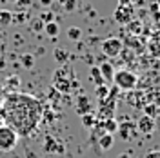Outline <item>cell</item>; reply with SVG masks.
Returning <instances> with one entry per match:
<instances>
[{
	"label": "cell",
	"mask_w": 160,
	"mask_h": 158,
	"mask_svg": "<svg viewBox=\"0 0 160 158\" xmlns=\"http://www.w3.org/2000/svg\"><path fill=\"white\" fill-rule=\"evenodd\" d=\"M131 15H133L131 6H128V7H126V6H120L115 17H117V20H118V22H122V24H124V22H129V20H131Z\"/></svg>",
	"instance_id": "cell-7"
},
{
	"label": "cell",
	"mask_w": 160,
	"mask_h": 158,
	"mask_svg": "<svg viewBox=\"0 0 160 158\" xmlns=\"http://www.w3.org/2000/svg\"><path fill=\"white\" fill-rule=\"evenodd\" d=\"M11 20V13L9 11H4V13H0V24H4V26H8Z\"/></svg>",
	"instance_id": "cell-14"
},
{
	"label": "cell",
	"mask_w": 160,
	"mask_h": 158,
	"mask_svg": "<svg viewBox=\"0 0 160 158\" xmlns=\"http://www.w3.org/2000/svg\"><path fill=\"white\" fill-rule=\"evenodd\" d=\"M133 124L131 122H126V124H118V131L120 135H122V138L124 140H129L131 138V131H133Z\"/></svg>",
	"instance_id": "cell-11"
},
{
	"label": "cell",
	"mask_w": 160,
	"mask_h": 158,
	"mask_svg": "<svg viewBox=\"0 0 160 158\" xmlns=\"http://www.w3.org/2000/svg\"><path fill=\"white\" fill-rule=\"evenodd\" d=\"M4 120L18 133V136H29L38 127L42 118V104L38 98L26 93H11L4 100Z\"/></svg>",
	"instance_id": "cell-1"
},
{
	"label": "cell",
	"mask_w": 160,
	"mask_h": 158,
	"mask_svg": "<svg viewBox=\"0 0 160 158\" xmlns=\"http://www.w3.org/2000/svg\"><path fill=\"white\" fill-rule=\"evenodd\" d=\"M44 31L48 33V37H51V38H55V37L58 35L60 27H58V24H57V22H53V20H49V22H46V26H44Z\"/></svg>",
	"instance_id": "cell-9"
},
{
	"label": "cell",
	"mask_w": 160,
	"mask_h": 158,
	"mask_svg": "<svg viewBox=\"0 0 160 158\" xmlns=\"http://www.w3.org/2000/svg\"><path fill=\"white\" fill-rule=\"evenodd\" d=\"M22 62H24L26 67H31V66H33V57H31V55H26V57L22 58Z\"/></svg>",
	"instance_id": "cell-17"
},
{
	"label": "cell",
	"mask_w": 160,
	"mask_h": 158,
	"mask_svg": "<svg viewBox=\"0 0 160 158\" xmlns=\"http://www.w3.org/2000/svg\"><path fill=\"white\" fill-rule=\"evenodd\" d=\"M60 4L66 11H73L77 7V0H60Z\"/></svg>",
	"instance_id": "cell-12"
},
{
	"label": "cell",
	"mask_w": 160,
	"mask_h": 158,
	"mask_svg": "<svg viewBox=\"0 0 160 158\" xmlns=\"http://www.w3.org/2000/svg\"><path fill=\"white\" fill-rule=\"evenodd\" d=\"M68 35H69V38H71V40H78V38H80V35H82V31H80L78 27H71V29L68 31Z\"/></svg>",
	"instance_id": "cell-13"
},
{
	"label": "cell",
	"mask_w": 160,
	"mask_h": 158,
	"mask_svg": "<svg viewBox=\"0 0 160 158\" xmlns=\"http://www.w3.org/2000/svg\"><path fill=\"white\" fill-rule=\"evenodd\" d=\"M118 158H129V156H128V155H120Z\"/></svg>",
	"instance_id": "cell-22"
},
{
	"label": "cell",
	"mask_w": 160,
	"mask_h": 158,
	"mask_svg": "<svg viewBox=\"0 0 160 158\" xmlns=\"http://www.w3.org/2000/svg\"><path fill=\"white\" fill-rule=\"evenodd\" d=\"M100 149L102 151H109L113 147V144H115V136H113V133H106L102 138H100Z\"/></svg>",
	"instance_id": "cell-8"
},
{
	"label": "cell",
	"mask_w": 160,
	"mask_h": 158,
	"mask_svg": "<svg viewBox=\"0 0 160 158\" xmlns=\"http://www.w3.org/2000/svg\"><path fill=\"white\" fill-rule=\"evenodd\" d=\"M42 27H44V24H42V22H40V18H38L37 22H35V29H42Z\"/></svg>",
	"instance_id": "cell-20"
},
{
	"label": "cell",
	"mask_w": 160,
	"mask_h": 158,
	"mask_svg": "<svg viewBox=\"0 0 160 158\" xmlns=\"http://www.w3.org/2000/svg\"><path fill=\"white\" fill-rule=\"evenodd\" d=\"M137 129H138L142 135H151V133L155 131V120L151 118L149 115H144V116L137 122Z\"/></svg>",
	"instance_id": "cell-5"
},
{
	"label": "cell",
	"mask_w": 160,
	"mask_h": 158,
	"mask_svg": "<svg viewBox=\"0 0 160 158\" xmlns=\"http://www.w3.org/2000/svg\"><path fill=\"white\" fill-rule=\"evenodd\" d=\"M98 96H100L102 100L108 98V89L104 87V86H98Z\"/></svg>",
	"instance_id": "cell-18"
},
{
	"label": "cell",
	"mask_w": 160,
	"mask_h": 158,
	"mask_svg": "<svg viewBox=\"0 0 160 158\" xmlns=\"http://www.w3.org/2000/svg\"><path fill=\"white\" fill-rule=\"evenodd\" d=\"M102 127L106 129V133H117V131H118V122L113 118V116H109V118L104 120Z\"/></svg>",
	"instance_id": "cell-10"
},
{
	"label": "cell",
	"mask_w": 160,
	"mask_h": 158,
	"mask_svg": "<svg viewBox=\"0 0 160 158\" xmlns=\"http://www.w3.org/2000/svg\"><path fill=\"white\" fill-rule=\"evenodd\" d=\"M113 82H115V86L122 91H133V89L137 87V75L135 73H131L128 69H120V71H115V77H113Z\"/></svg>",
	"instance_id": "cell-3"
},
{
	"label": "cell",
	"mask_w": 160,
	"mask_h": 158,
	"mask_svg": "<svg viewBox=\"0 0 160 158\" xmlns=\"http://www.w3.org/2000/svg\"><path fill=\"white\" fill-rule=\"evenodd\" d=\"M18 133L11 126H0V151L2 153H11L18 144Z\"/></svg>",
	"instance_id": "cell-2"
},
{
	"label": "cell",
	"mask_w": 160,
	"mask_h": 158,
	"mask_svg": "<svg viewBox=\"0 0 160 158\" xmlns=\"http://www.w3.org/2000/svg\"><path fill=\"white\" fill-rule=\"evenodd\" d=\"M40 2H42V6H49L51 4V0H40Z\"/></svg>",
	"instance_id": "cell-21"
},
{
	"label": "cell",
	"mask_w": 160,
	"mask_h": 158,
	"mask_svg": "<svg viewBox=\"0 0 160 158\" xmlns=\"http://www.w3.org/2000/svg\"><path fill=\"white\" fill-rule=\"evenodd\" d=\"M55 58L58 60V62H66V58H68V55H66V51L57 49V51H55Z\"/></svg>",
	"instance_id": "cell-15"
},
{
	"label": "cell",
	"mask_w": 160,
	"mask_h": 158,
	"mask_svg": "<svg viewBox=\"0 0 160 158\" xmlns=\"http://www.w3.org/2000/svg\"><path fill=\"white\" fill-rule=\"evenodd\" d=\"M144 158H160V151L158 149H151L149 153H146Z\"/></svg>",
	"instance_id": "cell-16"
},
{
	"label": "cell",
	"mask_w": 160,
	"mask_h": 158,
	"mask_svg": "<svg viewBox=\"0 0 160 158\" xmlns=\"http://www.w3.org/2000/svg\"><path fill=\"white\" fill-rule=\"evenodd\" d=\"M84 124L86 126H93V118H91L89 115H84Z\"/></svg>",
	"instance_id": "cell-19"
},
{
	"label": "cell",
	"mask_w": 160,
	"mask_h": 158,
	"mask_svg": "<svg viewBox=\"0 0 160 158\" xmlns=\"http://www.w3.org/2000/svg\"><path fill=\"white\" fill-rule=\"evenodd\" d=\"M100 75H102V78L106 80V82H111L113 77H115V69H113V64L111 62H104V64H100Z\"/></svg>",
	"instance_id": "cell-6"
},
{
	"label": "cell",
	"mask_w": 160,
	"mask_h": 158,
	"mask_svg": "<svg viewBox=\"0 0 160 158\" xmlns=\"http://www.w3.org/2000/svg\"><path fill=\"white\" fill-rule=\"evenodd\" d=\"M122 51H124V42L117 37H109L102 42V53L108 58H117L122 55Z\"/></svg>",
	"instance_id": "cell-4"
}]
</instances>
